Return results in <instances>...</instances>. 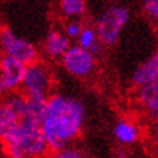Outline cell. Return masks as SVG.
Returning <instances> with one entry per match:
<instances>
[{
  "mask_svg": "<svg viewBox=\"0 0 158 158\" xmlns=\"http://www.w3.org/2000/svg\"><path fill=\"white\" fill-rule=\"evenodd\" d=\"M84 119L86 107L81 100L65 94H49L41 122L48 151L57 152L74 142L81 134Z\"/></svg>",
  "mask_w": 158,
  "mask_h": 158,
  "instance_id": "obj_1",
  "label": "cell"
},
{
  "mask_svg": "<svg viewBox=\"0 0 158 158\" xmlns=\"http://www.w3.org/2000/svg\"><path fill=\"white\" fill-rule=\"evenodd\" d=\"M28 113L26 96L23 93H9L0 100V142L10 158H25L18 139L20 119Z\"/></svg>",
  "mask_w": 158,
  "mask_h": 158,
  "instance_id": "obj_2",
  "label": "cell"
},
{
  "mask_svg": "<svg viewBox=\"0 0 158 158\" xmlns=\"http://www.w3.org/2000/svg\"><path fill=\"white\" fill-rule=\"evenodd\" d=\"M131 12L125 6H110L100 15L96 23V34L103 45H115L120 38V34L129 22Z\"/></svg>",
  "mask_w": 158,
  "mask_h": 158,
  "instance_id": "obj_3",
  "label": "cell"
},
{
  "mask_svg": "<svg viewBox=\"0 0 158 158\" xmlns=\"http://www.w3.org/2000/svg\"><path fill=\"white\" fill-rule=\"evenodd\" d=\"M54 76L49 67L38 60L28 64L25 67L23 78H22V93L25 96H35L48 99L52 91Z\"/></svg>",
  "mask_w": 158,
  "mask_h": 158,
  "instance_id": "obj_4",
  "label": "cell"
},
{
  "mask_svg": "<svg viewBox=\"0 0 158 158\" xmlns=\"http://www.w3.org/2000/svg\"><path fill=\"white\" fill-rule=\"evenodd\" d=\"M18 139H19L20 149L25 157L38 158L44 157L48 152V145L41 128V122L34 119L28 113L20 119Z\"/></svg>",
  "mask_w": 158,
  "mask_h": 158,
  "instance_id": "obj_5",
  "label": "cell"
},
{
  "mask_svg": "<svg viewBox=\"0 0 158 158\" xmlns=\"http://www.w3.org/2000/svg\"><path fill=\"white\" fill-rule=\"evenodd\" d=\"M0 52L28 65L39 58V51L28 39L16 35L9 28H0Z\"/></svg>",
  "mask_w": 158,
  "mask_h": 158,
  "instance_id": "obj_6",
  "label": "cell"
},
{
  "mask_svg": "<svg viewBox=\"0 0 158 158\" xmlns=\"http://www.w3.org/2000/svg\"><path fill=\"white\" fill-rule=\"evenodd\" d=\"M62 65L68 74L77 78H86L96 68V57L94 54L84 49L80 45H70L68 49L61 57Z\"/></svg>",
  "mask_w": 158,
  "mask_h": 158,
  "instance_id": "obj_7",
  "label": "cell"
},
{
  "mask_svg": "<svg viewBox=\"0 0 158 158\" xmlns=\"http://www.w3.org/2000/svg\"><path fill=\"white\" fill-rule=\"evenodd\" d=\"M23 62L10 57V55H2L0 62V94H9L13 91H18L22 84L25 73Z\"/></svg>",
  "mask_w": 158,
  "mask_h": 158,
  "instance_id": "obj_8",
  "label": "cell"
},
{
  "mask_svg": "<svg viewBox=\"0 0 158 158\" xmlns=\"http://www.w3.org/2000/svg\"><path fill=\"white\" fill-rule=\"evenodd\" d=\"M71 44H70V38L65 34H62L57 29H51L44 41V49L45 54L52 60H58L62 57V54L68 49Z\"/></svg>",
  "mask_w": 158,
  "mask_h": 158,
  "instance_id": "obj_9",
  "label": "cell"
},
{
  "mask_svg": "<svg viewBox=\"0 0 158 158\" xmlns=\"http://www.w3.org/2000/svg\"><path fill=\"white\" fill-rule=\"evenodd\" d=\"M158 81V54H152L151 57L141 64L136 70H135L134 76H132V83L136 87L145 86L149 83Z\"/></svg>",
  "mask_w": 158,
  "mask_h": 158,
  "instance_id": "obj_10",
  "label": "cell"
},
{
  "mask_svg": "<svg viewBox=\"0 0 158 158\" xmlns=\"http://www.w3.org/2000/svg\"><path fill=\"white\" fill-rule=\"evenodd\" d=\"M138 100L144 106L147 113L152 119H157L158 115V81L149 83L145 86L138 87Z\"/></svg>",
  "mask_w": 158,
  "mask_h": 158,
  "instance_id": "obj_11",
  "label": "cell"
},
{
  "mask_svg": "<svg viewBox=\"0 0 158 158\" xmlns=\"http://www.w3.org/2000/svg\"><path fill=\"white\" fill-rule=\"evenodd\" d=\"M113 135L120 145H134L139 139V129L132 120L120 119L113 126Z\"/></svg>",
  "mask_w": 158,
  "mask_h": 158,
  "instance_id": "obj_12",
  "label": "cell"
},
{
  "mask_svg": "<svg viewBox=\"0 0 158 158\" xmlns=\"http://www.w3.org/2000/svg\"><path fill=\"white\" fill-rule=\"evenodd\" d=\"M77 41H78L80 47H83L84 49H87V51H90L93 54L100 52L102 45H103L96 34V29L91 28V26H83L81 32L77 36Z\"/></svg>",
  "mask_w": 158,
  "mask_h": 158,
  "instance_id": "obj_13",
  "label": "cell"
},
{
  "mask_svg": "<svg viewBox=\"0 0 158 158\" xmlns=\"http://www.w3.org/2000/svg\"><path fill=\"white\" fill-rule=\"evenodd\" d=\"M87 10V0H60V12L64 18L80 19Z\"/></svg>",
  "mask_w": 158,
  "mask_h": 158,
  "instance_id": "obj_14",
  "label": "cell"
},
{
  "mask_svg": "<svg viewBox=\"0 0 158 158\" xmlns=\"http://www.w3.org/2000/svg\"><path fill=\"white\" fill-rule=\"evenodd\" d=\"M84 25L81 23L80 19H70L64 26V34L67 35L70 39H77L78 34L81 32V29Z\"/></svg>",
  "mask_w": 158,
  "mask_h": 158,
  "instance_id": "obj_15",
  "label": "cell"
},
{
  "mask_svg": "<svg viewBox=\"0 0 158 158\" xmlns=\"http://www.w3.org/2000/svg\"><path fill=\"white\" fill-rule=\"evenodd\" d=\"M55 157H58V158H83L84 154H83V151H80V149L73 148V147L67 145V147L61 148L60 151H57V152H55Z\"/></svg>",
  "mask_w": 158,
  "mask_h": 158,
  "instance_id": "obj_16",
  "label": "cell"
},
{
  "mask_svg": "<svg viewBox=\"0 0 158 158\" xmlns=\"http://www.w3.org/2000/svg\"><path fill=\"white\" fill-rule=\"evenodd\" d=\"M145 12L151 19L157 20L158 18V0H144Z\"/></svg>",
  "mask_w": 158,
  "mask_h": 158,
  "instance_id": "obj_17",
  "label": "cell"
},
{
  "mask_svg": "<svg viewBox=\"0 0 158 158\" xmlns=\"http://www.w3.org/2000/svg\"><path fill=\"white\" fill-rule=\"evenodd\" d=\"M2 55H3V54H2V52H0V62H2Z\"/></svg>",
  "mask_w": 158,
  "mask_h": 158,
  "instance_id": "obj_18",
  "label": "cell"
}]
</instances>
